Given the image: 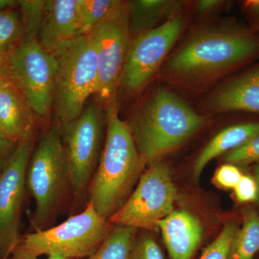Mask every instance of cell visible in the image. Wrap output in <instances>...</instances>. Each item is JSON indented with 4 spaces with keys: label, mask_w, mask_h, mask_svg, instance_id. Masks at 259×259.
I'll use <instances>...</instances> for the list:
<instances>
[{
    "label": "cell",
    "mask_w": 259,
    "mask_h": 259,
    "mask_svg": "<svg viewBox=\"0 0 259 259\" xmlns=\"http://www.w3.org/2000/svg\"><path fill=\"white\" fill-rule=\"evenodd\" d=\"M105 143L89 187L88 203L108 220L123 205L145 166L128 124L121 120L115 98L107 107Z\"/></svg>",
    "instance_id": "6da1fadb"
},
{
    "label": "cell",
    "mask_w": 259,
    "mask_h": 259,
    "mask_svg": "<svg viewBox=\"0 0 259 259\" xmlns=\"http://www.w3.org/2000/svg\"><path fill=\"white\" fill-rule=\"evenodd\" d=\"M205 123L182 99L159 88L139 107L128 125L141 159L151 166Z\"/></svg>",
    "instance_id": "7a4b0ae2"
},
{
    "label": "cell",
    "mask_w": 259,
    "mask_h": 259,
    "mask_svg": "<svg viewBox=\"0 0 259 259\" xmlns=\"http://www.w3.org/2000/svg\"><path fill=\"white\" fill-rule=\"evenodd\" d=\"M259 51V40L248 32L227 27L194 33L168 59L166 69L177 78L202 80L248 60Z\"/></svg>",
    "instance_id": "3957f363"
},
{
    "label": "cell",
    "mask_w": 259,
    "mask_h": 259,
    "mask_svg": "<svg viewBox=\"0 0 259 259\" xmlns=\"http://www.w3.org/2000/svg\"><path fill=\"white\" fill-rule=\"evenodd\" d=\"M112 228L87 202L82 212L61 224L20 236L8 259H38L41 255L87 258L98 250Z\"/></svg>",
    "instance_id": "277c9868"
},
{
    "label": "cell",
    "mask_w": 259,
    "mask_h": 259,
    "mask_svg": "<svg viewBox=\"0 0 259 259\" xmlns=\"http://www.w3.org/2000/svg\"><path fill=\"white\" fill-rule=\"evenodd\" d=\"M52 54L57 62L53 107L57 125L61 126L77 118L88 99L96 94L98 61L89 35L65 42Z\"/></svg>",
    "instance_id": "5b68a950"
},
{
    "label": "cell",
    "mask_w": 259,
    "mask_h": 259,
    "mask_svg": "<svg viewBox=\"0 0 259 259\" xmlns=\"http://www.w3.org/2000/svg\"><path fill=\"white\" fill-rule=\"evenodd\" d=\"M26 187L35 199V209L31 218L34 231L50 228L69 190L59 125L44 132L33 148L27 169Z\"/></svg>",
    "instance_id": "8992f818"
},
{
    "label": "cell",
    "mask_w": 259,
    "mask_h": 259,
    "mask_svg": "<svg viewBox=\"0 0 259 259\" xmlns=\"http://www.w3.org/2000/svg\"><path fill=\"white\" fill-rule=\"evenodd\" d=\"M98 102L89 104L74 120L59 126L69 190L76 202L88 197L100 161L106 134L107 116Z\"/></svg>",
    "instance_id": "52a82bcc"
},
{
    "label": "cell",
    "mask_w": 259,
    "mask_h": 259,
    "mask_svg": "<svg viewBox=\"0 0 259 259\" xmlns=\"http://www.w3.org/2000/svg\"><path fill=\"white\" fill-rule=\"evenodd\" d=\"M12 83L36 117L47 119L54 103L57 62L37 40L18 44L5 56Z\"/></svg>",
    "instance_id": "ba28073f"
},
{
    "label": "cell",
    "mask_w": 259,
    "mask_h": 259,
    "mask_svg": "<svg viewBox=\"0 0 259 259\" xmlns=\"http://www.w3.org/2000/svg\"><path fill=\"white\" fill-rule=\"evenodd\" d=\"M177 189L169 168L156 162L141 175L123 205L109 218L112 226L151 230L174 211Z\"/></svg>",
    "instance_id": "9c48e42d"
},
{
    "label": "cell",
    "mask_w": 259,
    "mask_h": 259,
    "mask_svg": "<svg viewBox=\"0 0 259 259\" xmlns=\"http://www.w3.org/2000/svg\"><path fill=\"white\" fill-rule=\"evenodd\" d=\"M88 35L95 46L98 61V86L95 96L100 105H107L115 98L131 47L127 3L119 1Z\"/></svg>",
    "instance_id": "30bf717a"
},
{
    "label": "cell",
    "mask_w": 259,
    "mask_h": 259,
    "mask_svg": "<svg viewBox=\"0 0 259 259\" xmlns=\"http://www.w3.org/2000/svg\"><path fill=\"white\" fill-rule=\"evenodd\" d=\"M34 143L35 137L18 142L0 168V259L9 258L21 236L19 227Z\"/></svg>",
    "instance_id": "8fae6325"
},
{
    "label": "cell",
    "mask_w": 259,
    "mask_h": 259,
    "mask_svg": "<svg viewBox=\"0 0 259 259\" xmlns=\"http://www.w3.org/2000/svg\"><path fill=\"white\" fill-rule=\"evenodd\" d=\"M184 27L185 20L177 15L135 37L121 76L128 91L137 93L147 85L178 40Z\"/></svg>",
    "instance_id": "7c38bea8"
},
{
    "label": "cell",
    "mask_w": 259,
    "mask_h": 259,
    "mask_svg": "<svg viewBox=\"0 0 259 259\" xmlns=\"http://www.w3.org/2000/svg\"><path fill=\"white\" fill-rule=\"evenodd\" d=\"M81 0H47L37 40L44 49L53 53L79 36Z\"/></svg>",
    "instance_id": "4fadbf2b"
},
{
    "label": "cell",
    "mask_w": 259,
    "mask_h": 259,
    "mask_svg": "<svg viewBox=\"0 0 259 259\" xmlns=\"http://www.w3.org/2000/svg\"><path fill=\"white\" fill-rule=\"evenodd\" d=\"M171 259H191L203 236L197 218L186 211H173L157 224Z\"/></svg>",
    "instance_id": "5bb4252c"
},
{
    "label": "cell",
    "mask_w": 259,
    "mask_h": 259,
    "mask_svg": "<svg viewBox=\"0 0 259 259\" xmlns=\"http://www.w3.org/2000/svg\"><path fill=\"white\" fill-rule=\"evenodd\" d=\"M216 112L259 113V66L220 87L209 100Z\"/></svg>",
    "instance_id": "9a60e30c"
},
{
    "label": "cell",
    "mask_w": 259,
    "mask_h": 259,
    "mask_svg": "<svg viewBox=\"0 0 259 259\" xmlns=\"http://www.w3.org/2000/svg\"><path fill=\"white\" fill-rule=\"evenodd\" d=\"M14 85L0 90V128L17 143L35 137V118Z\"/></svg>",
    "instance_id": "2e32d148"
},
{
    "label": "cell",
    "mask_w": 259,
    "mask_h": 259,
    "mask_svg": "<svg viewBox=\"0 0 259 259\" xmlns=\"http://www.w3.org/2000/svg\"><path fill=\"white\" fill-rule=\"evenodd\" d=\"M127 4L130 33L135 37L177 16L183 5L175 0H134Z\"/></svg>",
    "instance_id": "e0dca14e"
},
{
    "label": "cell",
    "mask_w": 259,
    "mask_h": 259,
    "mask_svg": "<svg viewBox=\"0 0 259 259\" xmlns=\"http://www.w3.org/2000/svg\"><path fill=\"white\" fill-rule=\"evenodd\" d=\"M259 134V122L235 125L218 133L202 150L194 165V177L198 179L204 167L214 158L241 146Z\"/></svg>",
    "instance_id": "ac0fdd59"
},
{
    "label": "cell",
    "mask_w": 259,
    "mask_h": 259,
    "mask_svg": "<svg viewBox=\"0 0 259 259\" xmlns=\"http://www.w3.org/2000/svg\"><path fill=\"white\" fill-rule=\"evenodd\" d=\"M259 250V215L255 211L247 210L241 229L236 230L228 259H253Z\"/></svg>",
    "instance_id": "d6986e66"
},
{
    "label": "cell",
    "mask_w": 259,
    "mask_h": 259,
    "mask_svg": "<svg viewBox=\"0 0 259 259\" xmlns=\"http://www.w3.org/2000/svg\"><path fill=\"white\" fill-rule=\"evenodd\" d=\"M138 230L115 226L95 253L81 259H129Z\"/></svg>",
    "instance_id": "ffe728a7"
},
{
    "label": "cell",
    "mask_w": 259,
    "mask_h": 259,
    "mask_svg": "<svg viewBox=\"0 0 259 259\" xmlns=\"http://www.w3.org/2000/svg\"><path fill=\"white\" fill-rule=\"evenodd\" d=\"M23 37L20 12L12 9L0 10V58L8 55Z\"/></svg>",
    "instance_id": "44dd1931"
},
{
    "label": "cell",
    "mask_w": 259,
    "mask_h": 259,
    "mask_svg": "<svg viewBox=\"0 0 259 259\" xmlns=\"http://www.w3.org/2000/svg\"><path fill=\"white\" fill-rule=\"evenodd\" d=\"M117 0H81L79 36L88 35L114 9Z\"/></svg>",
    "instance_id": "7402d4cb"
},
{
    "label": "cell",
    "mask_w": 259,
    "mask_h": 259,
    "mask_svg": "<svg viewBox=\"0 0 259 259\" xmlns=\"http://www.w3.org/2000/svg\"><path fill=\"white\" fill-rule=\"evenodd\" d=\"M45 5L44 0L18 1L23 28V37L20 42L37 40L44 18Z\"/></svg>",
    "instance_id": "603a6c76"
},
{
    "label": "cell",
    "mask_w": 259,
    "mask_h": 259,
    "mask_svg": "<svg viewBox=\"0 0 259 259\" xmlns=\"http://www.w3.org/2000/svg\"><path fill=\"white\" fill-rule=\"evenodd\" d=\"M236 230V223H228L216 239L204 250L199 259H228L232 240Z\"/></svg>",
    "instance_id": "cb8c5ba5"
},
{
    "label": "cell",
    "mask_w": 259,
    "mask_h": 259,
    "mask_svg": "<svg viewBox=\"0 0 259 259\" xmlns=\"http://www.w3.org/2000/svg\"><path fill=\"white\" fill-rule=\"evenodd\" d=\"M225 160L230 164L245 165L259 161V134L228 152Z\"/></svg>",
    "instance_id": "d4e9b609"
},
{
    "label": "cell",
    "mask_w": 259,
    "mask_h": 259,
    "mask_svg": "<svg viewBox=\"0 0 259 259\" xmlns=\"http://www.w3.org/2000/svg\"><path fill=\"white\" fill-rule=\"evenodd\" d=\"M129 259H163L159 246L148 233L136 234Z\"/></svg>",
    "instance_id": "484cf974"
},
{
    "label": "cell",
    "mask_w": 259,
    "mask_h": 259,
    "mask_svg": "<svg viewBox=\"0 0 259 259\" xmlns=\"http://www.w3.org/2000/svg\"><path fill=\"white\" fill-rule=\"evenodd\" d=\"M243 176L238 167L233 164L223 165L214 174V183L225 189H233Z\"/></svg>",
    "instance_id": "4316f807"
},
{
    "label": "cell",
    "mask_w": 259,
    "mask_h": 259,
    "mask_svg": "<svg viewBox=\"0 0 259 259\" xmlns=\"http://www.w3.org/2000/svg\"><path fill=\"white\" fill-rule=\"evenodd\" d=\"M258 184L253 177L243 175L234 188L235 195L239 202H251L258 197Z\"/></svg>",
    "instance_id": "83f0119b"
},
{
    "label": "cell",
    "mask_w": 259,
    "mask_h": 259,
    "mask_svg": "<svg viewBox=\"0 0 259 259\" xmlns=\"http://www.w3.org/2000/svg\"><path fill=\"white\" fill-rule=\"evenodd\" d=\"M18 143L0 132V168L14 151Z\"/></svg>",
    "instance_id": "f1b7e54d"
},
{
    "label": "cell",
    "mask_w": 259,
    "mask_h": 259,
    "mask_svg": "<svg viewBox=\"0 0 259 259\" xmlns=\"http://www.w3.org/2000/svg\"><path fill=\"white\" fill-rule=\"evenodd\" d=\"M223 4L224 2L218 0H201L197 3L196 10L199 14H206L218 9Z\"/></svg>",
    "instance_id": "f546056e"
},
{
    "label": "cell",
    "mask_w": 259,
    "mask_h": 259,
    "mask_svg": "<svg viewBox=\"0 0 259 259\" xmlns=\"http://www.w3.org/2000/svg\"><path fill=\"white\" fill-rule=\"evenodd\" d=\"M10 84H12V80L6 59L0 58V90Z\"/></svg>",
    "instance_id": "4dcf8cb0"
},
{
    "label": "cell",
    "mask_w": 259,
    "mask_h": 259,
    "mask_svg": "<svg viewBox=\"0 0 259 259\" xmlns=\"http://www.w3.org/2000/svg\"><path fill=\"white\" fill-rule=\"evenodd\" d=\"M245 5L248 13L251 15L252 18L254 20L255 27L259 29V0L248 1Z\"/></svg>",
    "instance_id": "1f68e13d"
},
{
    "label": "cell",
    "mask_w": 259,
    "mask_h": 259,
    "mask_svg": "<svg viewBox=\"0 0 259 259\" xmlns=\"http://www.w3.org/2000/svg\"><path fill=\"white\" fill-rule=\"evenodd\" d=\"M18 1L15 0H0V10L12 9L18 6Z\"/></svg>",
    "instance_id": "d6a6232c"
},
{
    "label": "cell",
    "mask_w": 259,
    "mask_h": 259,
    "mask_svg": "<svg viewBox=\"0 0 259 259\" xmlns=\"http://www.w3.org/2000/svg\"><path fill=\"white\" fill-rule=\"evenodd\" d=\"M255 176H256V182L257 184H258V186L259 187V161H258V163H257L256 166H255Z\"/></svg>",
    "instance_id": "836d02e7"
},
{
    "label": "cell",
    "mask_w": 259,
    "mask_h": 259,
    "mask_svg": "<svg viewBox=\"0 0 259 259\" xmlns=\"http://www.w3.org/2000/svg\"><path fill=\"white\" fill-rule=\"evenodd\" d=\"M47 259H69L64 258V257L60 256V255H49Z\"/></svg>",
    "instance_id": "e575fe53"
},
{
    "label": "cell",
    "mask_w": 259,
    "mask_h": 259,
    "mask_svg": "<svg viewBox=\"0 0 259 259\" xmlns=\"http://www.w3.org/2000/svg\"><path fill=\"white\" fill-rule=\"evenodd\" d=\"M0 132L3 133V131H2L1 128H0ZM3 134H4V133H3Z\"/></svg>",
    "instance_id": "d590c367"
},
{
    "label": "cell",
    "mask_w": 259,
    "mask_h": 259,
    "mask_svg": "<svg viewBox=\"0 0 259 259\" xmlns=\"http://www.w3.org/2000/svg\"><path fill=\"white\" fill-rule=\"evenodd\" d=\"M3 259H7V258H3Z\"/></svg>",
    "instance_id": "8d00e7d4"
}]
</instances>
